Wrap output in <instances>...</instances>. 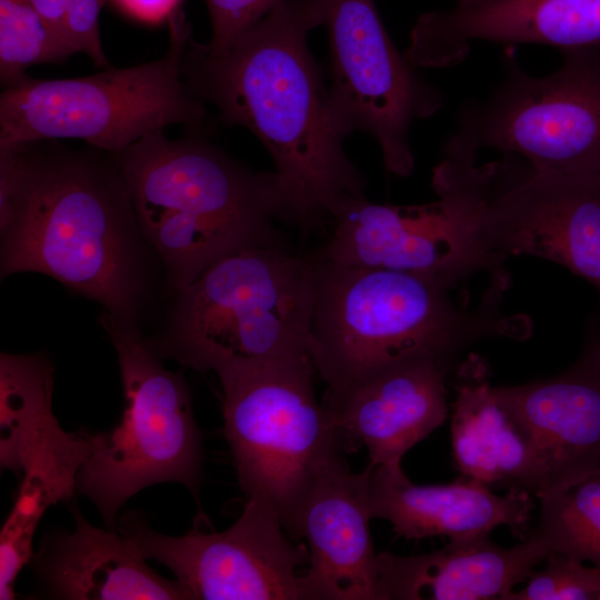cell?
Segmentation results:
<instances>
[{"label":"cell","instance_id":"7a4b0ae2","mask_svg":"<svg viewBox=\"0 0 600 600\" xmlns=\"http://www.w3.org/2000/svg\"><path fill=\"white\" fill-rule=\"evenodd\" d=\"M102 153L58 140L0 146L1 273L48 274L131 323L141 231L124 178Z\"/></svg>","mask_w":600,"mask_h":600},{"label":"cell","instance_id":"3957f363","mask_svg":"<svg viewBox=\"0 0 600 600\" xmlns=\"http://www.w3.org/2000/svg\"><path fill=\"white\" fill-rule=\"evenodd\" d=\"M312 259L309 353L327 384L323 401L404 361L426 358L451 367L478 340L529 333L526 319L499 312L503 280H494L480 307L469 310L451 298L457 284L438 277Z\"/></svg>","mask_w":600,"mask_h":600},{"label":"cell","instance_id":"44dd1931","mask_svg":"<svg viewBox=\"0 0 600 600\" xmlns=\"http://www.w3.org/2000/svg\"><path fill=\"white\" fill-rule=\"evenodd\" d=\"M453 387L451 442L462 477L537 497L546 489L543 464L528 433L493 394L487 363L471 354L458 366Z\"/></svg>","mask_w":600,"mask_h":600},{"label":"cell","instance_id":"cb8c5ba5","mask_svg":"<svg viewBox=\"0 0 600 600\" xmlns=\"http://www.w3.org/2000/svg\"><path fill=\"white\" fill-rule=\"evenodd\" d=\"M540 520L532 534L551 551L600 567V471L537 496Z\"/></svg>","mask_w":600,"mask_h":600},{"label":"cell","instance_id":"ac0fdd59","mask_svg":"<svg viewBox=\"0 0 600 600\" xmlns=\"http://www.w3.org/2000/svg\"><path fill=\"white\" fill-rule=\"evenodd\" d=\"M369 509L372 519H386L408 540L443 536L450 541L489 536L507 526L524 540L529 533L531 493L510 488L492 493L487 484L464 478L449 484L418 486L402 468L369 467Z\"/></svg>","mask_w":600,"mask_h":600},{"label":"cell","instance_id":"f1b7e54d","mask_svg":"<svg viewBox=\"0 0 600 600\" xmlns=\"http://www.w3.org/2000/svg\"><path fill=\"white\" fill-rule=\"evenodd\" d=\"M123 14L144 24H160L181 10L182 0H108Z\"/></svg>","mask_w":600,"mask_h":600},{"label":"cell","instance_id":"9a60e30c","mask_svg":"<svg viewBox=\"0 0 600 600\" xmlns=\"http://www.w3.org/2000/svg\"><path fill=\"white\" fill-rule=\"evenodd\" d=\"M492 391L536 447L546 472L543 491L600 471L599 336L592 337L578 361L561 374L492 387Z\"/></svg>","mask_w":600,"mask_h":600},{"label":"cell","instance_id":"4fadbf2b","mask_svg":"<svg viewBox=\"0 0 600 600\" xmlns=\"http://www.w3.org/2000/svg\"><path fill=\"white\" fill-rule=\"evenodd\" d=\"M496 162L480 213V237L500 261L551 260L600 293V180Z\"/></svg>","mask_w":600,"mask_h":600},{"label":"cell","instance_id":"484cf974","mask_svg":"<svg viewBox=\"0 0 600 600\" xmlns=\"http://www.w3.org/2000/svg\"><path fill=\"white\" fill-rule=\"evenodd\" d=\"M544 570L532 572L527 586L508 600H600V567H587L567 553L547 554Z\"/></svg>","mask_w":600,"mask_h":600},{"label":"cell","instance_id":"d4e9b609","mask_svg":"<svg viewBox=\"0 0 600 600\" xmlns=\"http://www.w3.org/2000/svg\"><path fill=\"white\" fill-rule=\"evenodd\" d=\"M73 54L30 0H0V82L19 84L26 70L39 63H60Z\"/></svg>","mask_w":600,"mask_h":600},{"label":"cell","instance_id":"7c38bea8","mask_svg":"<svg viewBox=\"0 0 600 600\" xmlns=\"http://www.w3.org/2000/svg\"><path fill=\"white\" fill-rule=\"evenodd\" d=\"M119 531L133 538L147 560L170 569L189 599L300 600L297 571L309 562V550L289 539L277 511L262 500L247 499L238 520L221 532L170 537L131 513Z\"/></svg>","mask_w":600,"mask_h":600},{"label":"cell","instance_id":"8992f818","mask_svg":"<svg viewBox=\"0 0 600 600\" xmlns=\"http://www.w3.org/2000/svg\"><path fill=\"white\" fill-rule=\"evenodd\" d=\"M168 26L169 48L159 59L73 79L28 76L4 89L0 94V146L79 139L118 154L171 124H202L206 106L182 78L190 24L179 10Z\"/></svg>","mask_w":600,"mask_h":600},{"label":"cell","instance_id":"5bb4252c","mask_svg":"<svg viewBox=\"0 0 600 600\" xmlns=\"http://www.w3.org/2000/svg\"><path fill=\"white\" fill-rule=\"evenodd\" d=\"M479 40L559 51L600 46V0H457L418 18L404 54L417 67H453Z\"/></svg>","mask_w":600,"mask_h":600},{"label":"cell","instance_id":"30bf717a","mask_svg":"<svg viewBox=\"0 0 600 600\" xmlns=\"http://www.w3.org/2000/svg\"><path fill=\"white\" fill-rule=\"evenodd\" d=\"M560 53L554 72L536 77L506 51L501 82L463 108L452 136L476 151L522 156L541 171L600 180V46Z\"/></svg>","mask_w":600,"mask_h":600},{"label":"cell","instance_id":"7402d4cb","mask_svg":"<svg viewBox=\"0 0 600 600\" xmlns=\"http://www.w3.org/2000/svg\"><path fill=\"white\" fill-rule=\"evenodd\" d=\"M93 434L64 431L52 416L27 446L22 481L0 534V599H13L14 582L31 559L34 529L52 504L69 500L92 450Z\"/></svg>","mask_w":600,"mask_h":600},{"label":"cell","instance_id":"2e32d148","mask_svg":"<svg viewBox=\"0 0 600 600\" xmlns=\"http://www.w3.org/2000/svg\"><path fill=\"white\" fill-rule=\"evenodd\" d=\"M369 474L350 471L346 459L324 470L301 511L300 538L308 540V570L300 600H376L378 553L369 523Z\"/></svg>","mask_w":600,"mask_h":600},{"label":"cell","instance_id":"ffe728a7","mask_svg":"<svg viewBox=\"0 0 600 600\" xmlns=\"http://www.w3.org/2000/svg\"><path fill=\"white\" fill-rule=\"evenodd\" d=\"M76 528L43 541L34 568L56 599H189L178 580H168L146 562L129 534L90 524L74 507Z\"/></svg>","mask_w":600,"mask_h":600},{"label":"cell","instance_id":"4316f807","mask_svg":"<svg viewBox=\"0 0 600 600\" xmlns=\"http://www.w3.org/2000/svg\"><path fill=\"white\" fill-rule=\"evenodd\" d=\"M108 0H30L31 4L72 50L87 54L96 67L108 69L103 52L99 16Z\"/></svg>","mask_w":600,"mask_h":600},{"label":"cell","instance_id":"e0dca14e","mask_svg":"<svg viewBox=\"0 0 600 600\" xmlns=\"http://www.w3.org/2000/svg\"><path fill=\"white\" fill-rule=\"evenodd\" d=\"M450 369L434 359L404 361L322 401L347 453L363 446L369 467L400 468L406 452L444 421Z\"/></svg>","mask_w":600,"mask_h":600},{"label":"cell","instance_id":"9c48e42d","mask_svg":"<svg viewBox=\"0 0 600 600\" xmlns=\"http://www.w3.org/2000/svg\"><path fill=\"white\" fill-rule=\"evenodd\" d=\"M100 320L118 354L126 409L113 430L93 434L77 490L116 530L119 509L149 486L178 482L198 498L202 451L182 376L161 364L131 323L107 311Z\"/></svg>","mask_w":600,"mask_h":600},{"label":"cell","instance_id":"603a6c76","mask_svg":"<svg viewBox=\"0 0 600 600\" xmlns=\"http://www.w3.org/2000/svg\"><path fill=\"white\" fill-rule=\"evenodd\" d=\"M52 368L41 356L0 357V461L19 473L22 453L53 413Z\"/></svg>","mask_w":600,"mask_h":600},{"label":"cell","instance_id":"d6986e66","mask_svg":"<svg viewBox=\"0 0 600 600\" xmlns=\"http://www.w3.org/2000/svg\"><path fill=\"white\" fill-rule=\"evenodd\" d=\"M548 553L532 533L509 549L482 536L417 556L380 552L376 600H508Z\"/></svg>","mask_w":600,"mask_h":600},{"label":"cell","instance_id":"ba28073f","mask_svg":"<svg viewBox=\"0 0 600 600\" xmlns=\"http://www.w3.org/2000/svg\"><path fill=\"white\" fill-rule=\"evenodd\" d=\"M478 152L450 137L433 170L438 199L393 206L366 197L333 216V233L320 257L333 262L427 274L459 284L480 271L503 274L502 261L480 237L479 219L496 162L477 164Z\"/></svg>","mask_w":600,"mask_h":600},{"label":"cell","instance_id":"52a82bcc","mask_svg":"<svg viewBox=\"0 0 600 600\" xmlns=\"http://www.w3.org/2000/svg\"><path fill=\"white\" fill-rule=\"evenodd\" d=\"M310 354L219 377L224 436L247 499L272 507L287 533L300 538L304 500L330 466L344 460L336 423L319 402Z\"/></svg>","mask_w":600,"mask_h":600},{"label":"cell","instance_id":"8fae6325","mask_svg":"<svg viewBox=\"0 0 600 600\" xmlns=\"http://www.w3.org/2000/svg\"><path fill=\"white\" fill-rule=\"evenodd\" d=\"M317 1L329 38V94L340 131L346 138L358 131L371 136L387 170L410 176L411 127L442 108L441 91L396 48L374 0Z\"/></svg>","mask_w":600,"mask_h":600},{"label":"cell","instance_id":"6da1fadb","mask_svg":"<svg viewBox=\"0 0 600 600\" xmlns=\"http://www.w3.org/2000/svg\"><path fill=\"white\" fill-rule=\"evenodd\" d=\"M321 27L317 0H288L229 49L189 39L182 78L221 120L254 134L274 164L288 220L303 228L364 197L366 180L347 156L329 86L309 46Z\"/></svg>","mask_w":600,"mask_h":600},{"label":"cell","instance_id":"277c9868","mask_svg":"<svg viewBox=\"0 0 600 600\" xmlns=\"http://www.w3.org/2000/svg\"><path fill=\"white\" fill-rule=\"evenodd\" d=\"M112 157L178 292L224 256L282 243L273 219L288 220V209L274 172H254L200 136L164 131Z\"/></svg>","mask_w":600,"mask_h":600},{"label":"cell","instance_id":"5b68a950","mask_svg":"<svg viewBox=\"0 0 600 600\" xmlns=\"http://www.w3.org/2000/svg\"><path fill=\"white\" fill-rule=\"evenodd\" d=\"M162 356L218 377L309 353L312 257L283 243L238 250L178 292Z\"/></svg>","mask_w":600,"mask_h":600},{"label":"cell","instance_id":"83f0119b","mask_svg":"<svg viewBox=\"0 0 600 600\" xmlns=\"http://www.w3.org/2000/svg\"><path fill=\"white\" fill-rule=\"evenodd\" d=\"M212 27L206 43L214 52L229 49L239 38L288 0H204Z\"/></svg>","mask_w":600,"mask_h":600}]
</instances>
